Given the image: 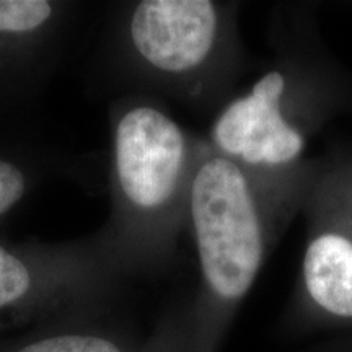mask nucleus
Instances as JSON below:
<instances>
[{
    "mask_svg": "<svg viewBox=\"0 0 352 352\" xmlns=\"http://www.w3.org/2000/svg\"><path fill=\"white\" fill-rule=\"evenodd\" d=\"M226 12L212 0H142L127 19L138 63L166 82L195 80L217 59L227 36Z\"/></svg>",
    "mask_w": 352,
    "mask_h": 352,
    "instance_id": "nucleus-3",
    "label": "nucleus"
},
{
    "mask_svg": "<svg viewBox=\"0 0 352 352\" xmlns=\"http://www.w3.org/2000/svg\"><path fill=\"white\" fill-rule=\"evenodd\" d=\"M28 191V175L15 162L0 157V217L10 212Z\"/></svg>",
    "mask_w": 352,
    "mask_h": 352,
    "instance_id": "nucleus-9",
    "label": "nucleus"
},
{
    "mask_svg": "<svg viewBox=\"0 0 352 352\" xmlns=\"http://www.w3.org/2000/svg\"><path fill=\"white\" fill-rule=\"evenodd\" d=\"M302 210L308 296L328 314L352 318V164L320 165Z\"/></svg>",
    "mask_w": 352,
    "mask_h": 352,
    "instance_id": "nucleus-5",
    "label": "nucleus"
},
{
    "mask_svg": "<svg viewBox=\"0 0 352 352\" xmlns=\"http://www.w3.org/2000/svg\"><path fill=\"white\" fill-rule=\"evenodd\" d=\"M292 78L271 69L248 94L232 100L210 129L209 145L220 155L254 170H285L300 164L307 135L290 109Z\"/></svg>",
    "mask_w": 352,
    "mask_h": 352,
    "instance_id": "nucleus-4",
    "label": "nucleus"
},
{
    "mask_svg": "<svg viewBox=\"0 0 352 352\" xmlns=\"http://www.w3.org/2000/svg\"><path fill=\"white\" fill-rule=\"evenodd\" d=\"M199 145L168 113L132 101L113 122V182L126 232L142 248L166 245L183 217Z\"/></svg>",
    "mask_w": 352,
    "mask_h": 352,
    "instance_id": "nucleus-2",
    "label": "nucleus"
},
{
    "mask_svg": "<svg viewBox=\"0 0 352 352\" xmlns=\"http://www.w3.org/2000/svg\"><path fill=\"white\" fill-rule=\"evenodd\" d=\"M56 16V6L47 0H0V44L36 38Z\"/></svg>",
    "mask_w": 352,
    "mask_h": 352,
    "instance_id": "nucleus-7",
    "label": "nucleus"
},
{
    "mask_svg": "<svg viewBox=\"0 0 352 352\" xmlns=\"http://www.w3.org/2000/svg\"><path fill=\"white\" fill-rule=\"evenodd\" d=\"M44 285V271L32 258L0 245V315L25 305Z\"/></svg>",
    "mask_w": 352,
    "mask_h": 352,
    "instance_id": "nucleus-6",
    "label": "nucleus"
},
{
    "mask_svg": "<svg viewBox=\"0 0 352 352\" xmlns=\"http://www.w3.org/2000/svg\"><path fill=\"white\" fill-rule=\"evenodd\" d=\"M320 165L254 170L204 145L189 186L188 222L210 297L230 305L250 292L289 220L302 210Z\"/></svg>",
    "mask_w": 352,
    "mask_h": 352,
    "instance_id": "nucleus-1",
    "label": "nucleus"
},
{
    "mask_svg": "<svg viewBox=\"0 0 352 352\" xmlns=\"http://www.w3.org/2000/svg\"><path fill=\"white\" fill-rule=\"evenodd\" d=\"M13 352H124V349L104 334L67 331L38 338Z\"/></svg>",
    "mask_w": 352,
    "mask_h": 352,
    "instance_id": "nucleus-8",
    "label": "nucleus"
}]
</instances>
